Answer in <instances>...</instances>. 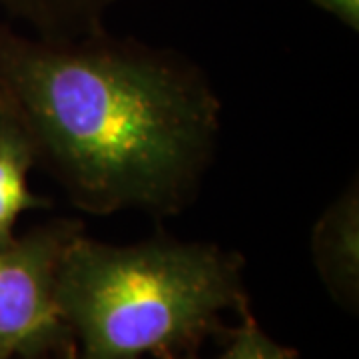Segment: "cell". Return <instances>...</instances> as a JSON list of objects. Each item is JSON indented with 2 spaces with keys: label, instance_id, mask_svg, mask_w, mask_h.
<instances>
[{
  "label": "cell",
  "instance_id": "obj_1",
  "mask_svg": "<svg viewBox=\"0 0 359 359\" xmlns=\"http://www.w3.org/2000/svg\"><path fill=\"white\" fill-rule=\"evenodd\" d=\"M0 104L34 166L92 216H178L198 196L222 132V102L200 66L106 28L40 39L0 22Z\"/></svg>",
  "mask_w": 359,
  "mask_h": 359
},
{
  "label": "cell",
  "instance_id": "obj_2",
  "mask_svg": "<svg viewBox=\"0 0 359 359\" xmlns=\"http://www.w3.org/2000/svg\"><path fill=\"white\" fill-rule=\"evenodd\" d=\"M54 297L72 359L176 358L226 335L222 313H250L244 257L166 233L132 245L80 233L60 259Z\"/></svg>",
  "mask_w": 359,
  "mask_h": 359
},
{
  "label": "cell",
  "instance_id": "obj_3",
  "mask_svg": "<svg viewBox=\"0 0 359 359\" xmlns=\"http://www.w3.org/2000/svg\"><path fill=\"white\" fill-rule=\"evenodd\" d=\"M80 233V219L54 218L0 245V358L74 355L54 290L60 259Z\"/></svg>",
  "mask_w": 359,
  "mask_h": 359
},
{
  "label": "cell",
  "instance_id": "obj_4",
  "mask_svg": "<svg viewBox=\"0 0 359 359\" xmlns=\"http://www.w3.org/2000/svg\"><path fill=\"white\" fill-rule=\"evenodd\" d=\"M359 198L358 182L318 219L311 250L321 282L346 308H358L359 294Z\"/></svg>",
  "mask_w": 359,
  "mask_h": 359
},
{
  "label": "cell",
  "instance_id": "obj_5",
  "mask_svg": "<svg viewBox=\"0 0 359 359\" xmlns=\"http://www.w3.org/2000/svg\"><path fill=\"white\" fill-rule=\"evenodd\" d=\"M30 168H34V156L25 132L0 104V245L13 240L14 226L25 212L52 205L50 200L30 192Z\"/></svg>",
  "mask_w": 359,
  "mask_h": 359
},
{
  "label": "cell",
  "instance_id": "obj_6",
  "mask_svg": "<svg viewBox=\"0 0 359 359\" xmlns=\"http://www.w3.org/2000/svg\"><path fill=\"white\" fill-rule=\"evenodd\" d=\"M120 0H0V11L40 39H78L106 28Z\"/></svg>",
  "mask_w": 359,
  "mask_h": 359
},
{
  "label": "cell",
  "instance_id": "obj_7",
  "mask_svg": "<svg viewBox=\"0 0 359 359\" xmlns=\"http://www.w3.org/2000/svg\"><path fill=\"white\" fill-rule=\"evenodd\" d=\"M228 337V347L224 349V353L216 359H299L297 353L290 347L280 346L278 341H273L252 318V313H248L242 318V323L233 330L226 332ZM168 359H202L192 353H184L176 358Z\"/></svg>",
  "mask_w": 359,
  "mask_h": 359
},
{
  "label": "cell",
  "instance_id": "obj_8",
  "mask_svg": "<svg viewBox=\"0 0 359 359\" xmlns=\"http://www.w3.org/2000/svg\"><path fill=\"white\" fill-rule=\"evenodd\" d=\"M323 13L341 20L347 28L359 30V0H311Z\"/></svg>",
  "mask_w": 359,
  "mask_h": 359
},
{
  "label": "cell",
  "instance_id": "obj_9",
  "mask_svg": "<svg viewBox=\"0 0 359 359\" xmlns=\"http://www.w3.org/2000/svg\"><path fill=\"white\" fill-rule=\"evenodd\" d=\"M56 359H72V358H56Z\"/></svg>",
  "mask_w": 359,
  "mask_h": 359
},
{
  "label": "cell",
  "instance_id": "obj_10",
  "mask_svg": "<svg viewBox=\"0 0 359 359\" xmlns=\"http://www.w3.org/2000/svg\"><path fill=\"white\" fill-rule=\"evenodd\" d=\"M0 359H4V358H0Z\"/></svg>",
  "mask_w": 359,
  "mask_h": 359
}]
</instances>
